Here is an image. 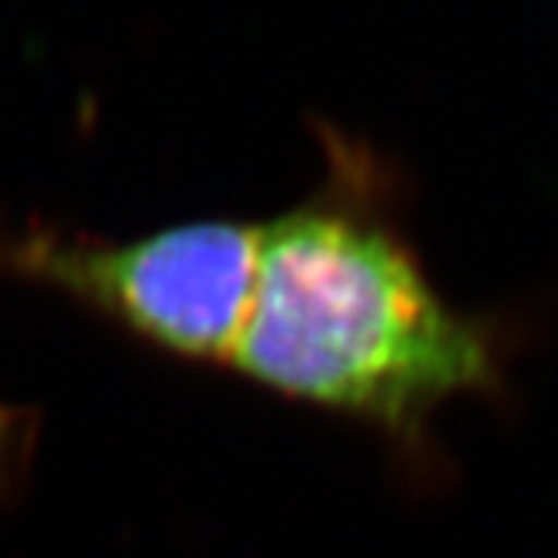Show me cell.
Here are the masks:
<instances>
[{
	"label": "cell",
	"mask_w": 558,
	"mask_h": 558,
	"mask_svg": "<svg viewBox=\"0 0 558 558\" xmlns=\"http://www.w3.org/2000/svg\"><path fill=\"white\" fill-rule=\"evenodd\" d=\"M495 333L454 310L343 148L296 209L259 222L256 287L229 371L287 401L417 437L458 397L501 384Z\"/></svg>",
	"instance_id": "6da1fadb"
},
{
	"label": "cell",
	"mask_w": 558,
	"mask_h": 558,
	"mask_svg": "<svg viewBox=\"0 0 558 558\" xmlns=\"http://www.w3.org/2000/svg\"><path fill=\"white\" fill-rule=\"evenodd\" d=\"M259 222L198 219L138 239L0 219V276L48 287L158 353L229 367L256 287Z\"/></svg>",
	"instance_id": "7a4b0ae2"
},
{
	"label": "cell",
	"mask_w": 558,
	"mask_h": 558,
	"mask_svg": "<svg viewBox=\"0 0 558 558\" xmlns=\"http://www.w3.org/2000/svg\"><path fill=\"white\" fill-rule=\"evenodd\" d=\"M37 414L0 401V495H11L24 485L37 451Z\"/></svg>",
	"instance_id": "3957f363"
}]
</instances>
